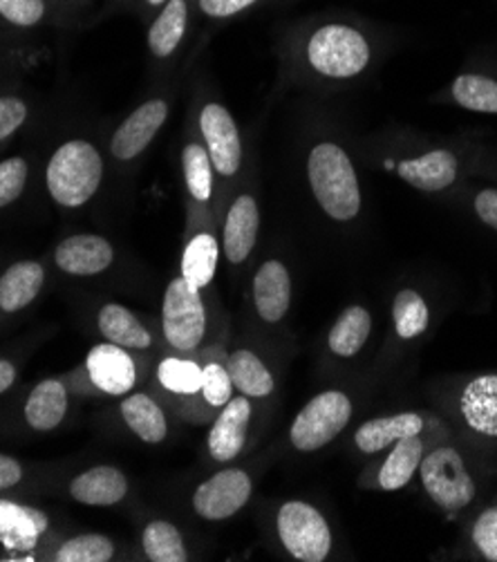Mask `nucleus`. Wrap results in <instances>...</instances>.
Wrapping results in <instances>:
<instances>
[{"label": "nucleus", "mask_w": 497, "mask_h": 562, "mask_svg": "<svg viewBox=\"0 0 497 562\" xmlns=\"http://www.w3.org/2000/svg\"><path fill=\"white\" fill-rule=\"evenodd\" d=\"M399 176L419 191H444L458 178V157L451 150H430L417 159L402 161Z\"/></svg>", "instance_id": "dca6fc26"}, {"label": "nucleus", "mask_w": 497, "mask_h": 562, "mask_svg": "<svg viewBox=\"0 0 497 562\" xmlns=\"http://www.w3.org/2000/svg\"><path fill=\"white\" fill-rule=\"evenodd\" d=\"M47 529V518L23 504L0 502V540L8 549H30Z\"/></svg>", "instance_id": "5701e85b"}, {"label": "nucleus", "mask_w": 497, "mask_h": 562, "mask_svg": "<svg viewBox=\"0 0 497 562\" xmlns=\"http://www.w3.org/2000/svg\"><path fill=\"white\" fill-rule=\"evenodd\" d=\"M475 211L484 224L497 232V189H486L475 198Z\"/></svg>", "instance_id": "79ce46f5"}, {"label": "nucleus", "mask_w": 497, "mask_h": 562, "mask_svg": "<svg viewBox=\"0 0 497 562\" xmlns=\"http://www.w3.org/2000/svg\"><path fill=\"white\" fill-rule=\"evenodd\" d=\"M473 542L486 560L497 562V507L486 509L477 518L473 527Z\"/></svg>", "instance_id": "58836bf2"}, {"label": "nucleus", "mask_w": 497, "mask_h": 562, "mask_svg": "<svg viewBox=\"0 0 497 562\" xmlns=\"http://www.w3.org/2000/svg\"><path fill=\"white\" fill-rule=\"evenodd\" d=\"M30 178V164L23 157L0 161V209L10 206L21 198Z\"/></svg>", "instance_id": "e433bc0d"}, {"label": "nucleus", "mask_w": 497, "mask_h": 562, "mask_svg": "<svg viewBox=\"0 0 497 562\" xmlns=\"http://www.w3.org/2000/svg\"><path fill=\"white\" fill-rule=\"evenodd\" d=\"M115 555V544L101 533H86L64 542L57 551L59 562H108Z\"/></svg>", "instance_id": "f704fd0d"}, {"label": "nucleus", "mask_w": 497, "mask_h": 562, "mask_svg": "<svg viewBox=\"0 0 497 562\" xmlns=\"http://www.w3.org/2000/svg\"><path fill=\"white\" fill-rule=\"evenodd\" d=\"M166 117H169V103L163 99L144 101L113 133V139H110V155L122 164L137 159L157 137Z\"/></svg>", "instance_id": "9d476101"}, {"label": "nucleus", "mask_w": 497, "mask_h": 562, "mask_svg": "<svg viewBox=\"0 0 497 562\" xmlns=\"http://www.w3.org/2000/svg\"><path fill=\"white\" fill-rule=\"evenodd\" d=\"M21 477H23L21 464L8 456H0V488L16 486Z\"/></svg>", "instance_id": "37998d69"}, {"label": "nucleus", "mask_w": 497, "mask_h": 562, "mask_svg": "<svg viewBox=\"0 0 497 562\" xmlns=\"http://www.w3.org/2000/svg\"><path fill=\"white\" fill-rule=\"evenodd\" d=\"M157 379L166 390L176 392V395L195 397L197 392H202V368L189 359H163L157 368Z\"/></svg>", "instance_id": "473e14b6"}, {"label": "nucleus", "mask_w": 497, "mask_h": 562, "mask_svg": "<svg viewBox=\"0 0 497 562\" xmlns=\"http://www.w3.org/2000/svg\"><path fill=\"white\" fill-rule=\"evenodd\" d=\"M99 329L105 336V341L122 346V348L146 350L153 344L148 329L137 321V316L117 303H110V305L101 307Z\"/></svg>", "instance_id": "b1692460"}, {"label": "nucleus", "mask_w": 497, "mask_h": 562, "mask_svg": "<svg viewBox=\"0 0 497 562\" xmlns=\"http://www.w3.org/2000/svg\"><path fill=\"white\" fill-rule=\"evenodd\" d=\"M419 473L430 499L449 514L466 509L475 497V482L455 448H434L421 460Z\"/></svg>", "instance_id": "20e7f679"}, {"label": "nucleus", "mask_w": 497, "mask_h": 562, "mask_svg": "<svg viewBox=\"0 0 497 562\" xmlns=\"http://www.w3.org/2000/svg\"><path fill=\"white\" fill-rule=\"evenodd\" d=\"M103 182V157L88 139H70L52 153L45 168V184L52 200L79 209L88 204Z\"/></svg>", "instance_id": "f257e3e1"}, {"label": "nucleus", "mask_w": 497, "mask_h": 562, "mask_svg": "<svg viewBox=\"0 0 497 562\" xmlns=\"http://www.w3.org/2000/svg\"><path fill=\"white\" fill-rule=\"evenodd\" d=\"M260 229V211L251 195H240L225 220V236L223 247L229 262L240 265L249 258V254L256 247Z\"/></svg>", "instance_id": "2eb2a0df"}, {"label": "nucleus", "mask_w": 497, "mask_h": 562, "mask_svg": "<svg viewBox=\"0 0 497 562\" xmlns=\"http://www.w3.org/2000/svg\"><path fill=\"white\" fill-rule=\"evenodd\" d=\"M161 325L166 341L182 352L195 350L204 339L206 310L200 290L189 285L182 276L176 278L163 294Z\"/></svg>", "instance_id": "423d86ee"}, {"label": "nucleus", "mask_w": 497, "mask_h": 562, "mask_svg": "<svg viewBox=\"0 0 497 562\" xmlns=\"http://www.w3.org/2000/svg\"><path fill=\"white\" fill-rule=\"evenodd\" d=\"M122 415L128 428L146 443H159L169 432V424H166L161 408L148 395H142V392L124 400Z\"/></svg>", "instance_id": "bb28decb"}, {"label": "nucleus", "mask_w": 497, "mask_h": 562, "mask_svg": "<svg viewBox=\"0 0 497 562\" xmlns=\"http://www.w3.org/2000/svg\"><path fill=\"white\" fill-rule=\"evenodd\" d=\"M70 493L88 507H113L128 493V480L115 467H94L72 480Z\"/></svg>", "instance_id": "a211bd4d"}, {"label": "nucleus", "mask_w": 497, "mask_h": 562, "mask_svg": "<svg viewBox=\"0 0 497 562\" xmlns=\"http://www.w3.org/2000/svg\"><path fill=\"white\" fill-rule=\"evenodd\" d=\"M352 417V402L339 390L316 395L292 424V443L301 453H314L335 439Z\"/></svg>", "instance_id": "39448f33"}, {"label": "nucleus", "mask_w": 497, "mask_h": 562, "mask_svg": "<svg viewBox=\"0 0 497 562\" xmlns=\"http://www.w3.org/2000/svg\"><path fill=\"white\" fill-rule=\"evenodd\" d=\"M200 131L215 173L234 178L242 166V139L231 112L219 103H206L200 112Z\"/></svg>", "instance_id": "6e6552de"}, {"label": "nucleus", "mask_w": 497, "mask_h": 562, "mask_svg": "<svg viewBox=\"0 0 497 562\" xmlns=\"http://www.w3.org/2000/svg\"><path fill=\"white\" fill-rule=\"evenodd\" d=\"M57 265L72 276H94L105 271L115 260V249L105 238L92 234L70 236L54 251Z\"/></svg>", "instance_id": "ddd939ff"}, {"label": "nucleus", "mask_w": 497, "mask_h": 562, "mask_svg": "<svg viewBox=\"0 0 497 562\" xmlns=\"http://www.w3.org/2000/svg\"><path fill=\"white\" fill-rule=\"evenodd\" d=\"M309 187L320 209L339 222H348L361 211V189L348 153L337 144H318L307 159Z\"/></svg>", "instance_id": "f03ea898"}, {"label": "nucleus", "mask_w": 497, "mask_h": 562, "mask_svg": "<svg viewBox=\"0 0 497 562\" xmlns=\"http://www.w3.org/2000/svg\"><path fill=\"white\" fill-rule=\"evenodd\" d=\"M144 551L153 562H187L189 551L184 547L178 527L166 520H155L144 529Z\"/></svg>", "instance_id": "c756f323"}, {"label": "nucleus", "mask_w": 497, "mask_h": 562, "mask_svg": "<svg viewBox=\"0 0 497 562\" xmlns=\"http://www.w3.org/2000/svg\"><path fill=\"white\" fill-rule=\"evenodd\" d=\"M305 59L327 79H350L370 64V45L354 27L329 23L309 36Z\"/></svg>", "instance_id": "7ed1b4c3"}, {"label": "nucleus", "mask_w": 497, "mask_h": 562, "mask_svg": "<svg viewBox=\"0 0 497 562\" xmlns=\"http://www.w3.org/2000/svg\"><path fill=\"white\" fill-rule=\"evenodd\" d=\"M45 269L41 262L23 260L12 265L0 278V307L5 312H19L27 307L41 292Z\"/></svg>", "instance_id": "4be33fe9"}, {"label": "nucleus", "mask_w": 497, "mask_h": 562, "mask_svg": "<svg viewBox=\"0 0 497 562\" xmlns=\"http://www.w3.org/2000/svg\"><path fill=\"white\" fill-rule=\"evenodd\" d=\"M86 366H88L90 381L101 392H105V395H113V397L128 395L137 381L135 361L122 346H115V344H101L92 348L86 359Z\"/></svg>", "instance_id": "9b49d317"}, {"label": "nucleus", "mask_w": 497, "mask_h": 562, "mask_svg": "<svg viewBox=\"0 0 497 562\" xmlns=\"http://www.w3.org/2000/svg\"><path fill=\"white\" fill-rule=\"evenodd\" d=\"M251 424V404L247 397H234L217 415L208 432V451L215 462H231L240 456Z\"/></svg>", "instance_id": "f8f14e48"}, {"label": "nucleus", "mask_w": 497, "mask_h": 562, "mask_svg": "<svg viewBox=\"0 0 497 562\" xmlns=\"http://www.w3.org/2000/svg\"><path fill=\"white\" fill-rule=\"evenodd\" d=\"M256 3L258 0H197V8L208 19H231Z\"/></svg>", "instance_id": "a19ab883"}, {"label": "nucleus", "mask_w": 497, "mask_h": 562, "mask_svg": "<svg viewBox=\"0 0 497 562\" xmlns=\"http://www.w3.org/2000/svg\"><path fill=\"white\" fill-rule=\"evenodd\" d=\"M423 460V441L419 435L404 437L395 441L393 453L385 460L381 473H379V486L383 491H399L404 488L415 471H419V464Z\"/></svg>", "instance_id": "393cba45"}, {"label": "nucleus", "mask_w": 497, "mask_h": 562, "mask_svg": "<svg viewBox=\"0 0 497 562\" xmlns=\"http://www.w3.org/2000/svg\"><path fill=\"white\" fill-rule=\"evenodd\" d=\"M54 16V0H0V19L14 27H38Z\"/></svg>", "instance_id": "c9c22d12"}, {"label": "nucleus", "mask_w": 497, "mask_h": 562, "mask_svg": "<svg viewBox=\"0 0 497 562\" xmlns=\"http://www.w3.org/2000/svg\"><path fill=\"white\" fill-rule=\"evenodd\" d=\"M251 497V480L240 469L219 471L193 493V509L204 520H227Z\"/></svg>", "instance_id": "1a4fd4ad"}, {"label": "nucleus", "mask_w": 497, "mask_h": 562, "mask_svg": "<svg viewBox=\"0 0 497 562\" xmlns=\"http://www.w3.org/2000/svg\"><path fill=\"white\" fill-rule=\"evenodd\" d=\"M460 411L475 432L497 439V374L475 376L462 392Z\"/></svg>", "instance_id": "f3484780"}, {"label": "nucleus", "mask_w": 497, "mask_h": 562, "mask_svg": "<svg viewBox=\"0 0 497 562\" xmlns=\"http://www.w3.org/2000/svg\"><path fill=\"white\" fill-rule=\"evenodd\" d=\"M234 385L247 397H267L273 390V376L267 366L249 350H238L227 363Z\"/></svg>", "instance_id": "c85d7f7f"}, {"label": "nucleus", "mask_w": 497, "mask_h": 562, "mask_svg": "<svg viewBox=\"0 0 497 562\" xmlns=\"http://www.w3.org/2000/svg\"><path fill=\"white\" fill-rule=\"evenodd\" d=\"M14 381H16V368L10 361L0 359V395H3L5 390H10Z\"/></svg>", "instance_id": "c03bdc74"}, {"label": "nucleus", "mask_w": 497, "mask_h": 562, "mask_svg": "<svg viewBox=\"0 0 497 562\" xmlns=\"http://www.w3.org/2000/svg\"><path fill=\"white\" fill-rule=\"evenodd\" d=\"M279 536L301 562H323L331 551V531L320 512L307 502H285L279 512Z\"/></svg>", "instance_id": "0eeeda50"}, {"label": "nucleus", "mask_w": 497, "mask_h": 562, "mask_svg": "<svg viewBox=\"0 0 497 562\" xmlns=\"http://www.w3.org/2000/svg\"><path fill=\"white\" fill-rule=\"evenodd\" d=\"M423 430V419L415 413H399L393 417H379L365 422L357 435L354 443L363 453H379L385 446H391L404 437L419 435Z\"/></svg>", "instance_id": "aec40b11"}, {"label": "nucleus", "mask_w": 497, "mask_h": 562, "mask_svg": "<svg viewBox=\"0 0 497 562\" xmlns=\"http://www.w3.org/2000/svg\"><path fill=\"white\" fill-rule=\"evenodd\" d=\"M182 166L189 195L195 202H208L213 195V164L206 146L193 142L182 150Z\"/></svg>", "instance_id": "7c9ffc66"}, {"label": "nucleus", "mask_w": 497, "mask_h": 562, "mask_svg": "<svg viewBox=\"0 0 497 562\" xmlns=\"http://www.w3.org/2000/svg\"><path fill=\"white\" fill-rule=\"evenodd\" d=\"M234 381L229 376V370L219 363H208L202 368V397L208 406L223 408L231 402Z\"/></svg>", "instance_id": "4c0bfd02"}, {"label": "nucleus", "mask_w": 497, "mask_h": 562, "mask_svg": "<svg viewBox=\"0 0 497 562\" xmlns=\"http://www.w3.org/2000/svg\"><path fill=\"white\" fill-rule=\"evenodd\" d=\"M68 411V390L57 379L41 381L25 404V419L34 430H54Z\"/></svg>", "instance_id": "412c9836"}, {"label": "nucleus", "mask_w": 497, "mask_h": 562, "mask_svg": "<svg viewBox=\"0 0 497 562\" xmlns=\"http://www.w3.org/2000/svg\"><path fill=\"white\" fill-rule=\"evenodd\" d=\"M30 115V108L19 97H0V142L12 137Z\"/></svg>", "instance_id": "ea45409f"}, {"label": "nucleus", "mask_w": 497, "mask_h": 562, "mask_svg": "<svg viewBox=\"0 0 497 562\" xmlns=\"http://www.w3.org/2000/svg\"><path fill=\"white\" fill-rule=\"evenodd\" d=\"M189 27V0L163 3L148 27V49L155 59H169L180 47Z\"/></svg>", "instance_id": "6ab92c4d"}, {"label": "nucleus", "mask_w": 497, "mask_h": 562, "mask_svg": "<svg viewBox=\"0 0 497 562\" xmlns=\"http://www.w3.org/2000/svg\"><path fill=\"white\" fill-rule=\"evenodd\" d=\"M253 301L262 321L279 323L292 303L290 271L281 260H267L253 278Z\"/></svg>", "instance_id": "4468645a"}, {"label": "nucleus", "mask_w": 497, "mask_h": 562, "mask_svg": "<svg viewBox=\"0 0 497 562\" xmlns=\"http://www.w3.org/2000/svg\"><path fill=\"white\" fill-rule=\"evenodd\" d=\"M217 258H219V247L215 236L206 232L193 236L182 256V278L197 290L206 288L215 276Z\"/></svg>", "instance_id": "cd10ccee"}, {"label": "nucleus", "mask_w": 497, "mask_h": 562, "mask_svg": "<svg viewBox=\"0 0 497 562\" xmlns=\"http://www.w3.org/2000/svg\"><path fill=\"white\" fill-rule=\"evenodd\" d=\"M142 3L150 10H159L163 3H169V0H142Z\"/></svg>", "instance_id": "a18cd8bd"}, {"label": "nucleus", "mask_w": 497, "mask_h": 562, "mask_svg": "<svg viewBox=\"0 0 497 562\" xmlns=\"http://www.w3.org/2000/svg\"><path fill=\"white\" fill-rule=\"evenodd\" d=\"M372 329V316L365 307H348L329 331V350L339 357H357Z\"/></svg>", "instance_id": "a878e982"}, {"label": "nucleus", "mask_w": 497, "mask_h": 562, "mask_svg": "<svg viewBox=\"0 0 497 562\" xmlns=\"http://www.w3.org/2000/svg\"><path fill=\"white\" fill-rule=\"evenodd\" d=\"M455 101L473 112L497 115V81L482 75H462L453 83Z\"/></svg>", "instance_id": "2f4dec72"}, {"label": "nucleus", "mask_w": 497, "mask_h": 562, "mask_svg": "<svg viewBox=\"0 0 497 562\" xmlns=\"http://www.w3.org/2000/svg\"><path fill=\"white\" fill-rule=\"evenodd\" d=\"M393 318L402 339H415V336L426 331L430 312L426 301L415 290H402L393 303Z\"/></svg>", "instance_id": "72a5a7b5"}]
</instances>
